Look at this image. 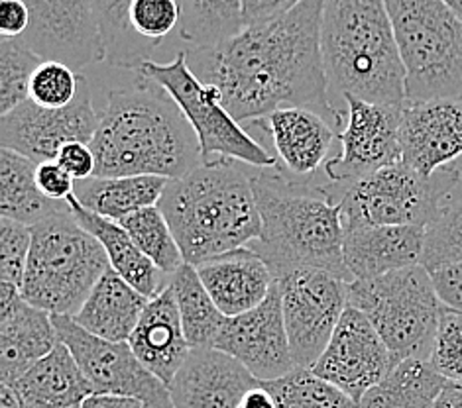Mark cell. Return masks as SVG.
<instances>
[{
	"mask_svg": "<svg viewBox=\"0 0 462 408\" xmlns=\"http://www.w3.org/2000/svg\"><path fill=\"white\" fill-rule=\"evenodd\" d=\"M323 6L325 0H303L213 48L189 50L187 63L203 83L221 91L223 104L238 122L300 106L340 126L343 114L328 101L321 51Z\"/></svg>",
	"mask_w": 462,
	"mask_h": 408,
	"instance_id": "1",
	"label": "cell"
},
{
	"mask_svg": "<svg viewBox=\"0 0 462 408\" xmlns=\"http://www.w3.org/2000/svg\"><path fill=\"white\" fill-rule=\"evenodd\" d=\"M118 86L106 96L91 141L95 177L153 175L180 179L203 165L201 146L173 96L150 77Z\"/></svg>",
	"mask_w": 462,
	"mask_h": 408,
	"instance_id": "2",
	"label": "cell"
},
{
	"mask_svg": "<svg viewBox=\"0 0 462 408\" xmlns=\"http://www.w3.org/2000/svg\"><path fill=\"white\" fill-rule=\"evenodd\" d=\"M252 189L262 234L248 249L260 256L273 277L300 269H323L352 281L345 267V220L340 196L331 186L290 179L276 168H252Z\"/></svg>",
	"mask_w": 462,
	"mask_h": 408,
	"instance_id": "3",
	"label": "cell"
},
{
	"mask_svg": "<svg viewBox=\"0 0 462 408\" xmlns=\"http://www.w3.org/2000/svg\"><path fill=\"white\" fill-rule=\"evenodd\" d=\"M158 206L191 266L248 248L262 234L252 168L236 159L205 161L168 181Z\"/></svg>",
	"mask_w": 462,
	"mask_h": 408,
	"instance_id": "4",
	"label": "cell"
},
{
	"mask_svg": "<svg viewBox=\"0 0 462 408\" xmlns=\"http://www.w3.org/2000/svg\"><path fill=\"white\" fill-rule=\"evenodd\" d=\"M321 51L328 91L405 106V68L386 0H325Z\"/></svg>",
	"mask_w": 462,
	"mask_h": 408,
	"instance_id": "5",
	"label": "cell"
},
{
	"mask_svg": "<svg viewBox=\"0 0 462 408\" xmlns=\"http://www.w3.org/2000/svg\"><path fill=\"white\" fill-rule=\"evenodd\" d=\"M108 267L103 246L68 206L32 226V249L20 291L42 311L73 318Z\"/></svg>",
	"mask_w": 462,
	"mask_h": 408,
	"instance_id": "6",
	"label": "cell"
},
{
	"mask_svg": "<svg viewBox=\"0 0 462 408\" xmlns=\"http://www.w3.org/2000/svg\"><path fill=\"white\" fill-rule=\"evenodd\" d=\"M348 306L365 314L392 351L393 361H429L447 311L423 266L355 279L346 286Z\"/></svg>",
	"mask_w": 462,
	"mask_h": 408,
	"instance_id": "7",
	"label": "cell"
},
{
	"mask_svg": "<svg viewBox=\"0 0 462 408\" xmlns=\"http://www.w3.org/2000/svg\"><path fill=\"white\" fill-rule=\"evenodd\" d=\"M407 103L462 96V22L443 0H386Z\"/></svg>",
	"mask_w": 462,
	"mask_h": 408,
	"instance_id": "8",
	"label": "cell"
},
{
	"mask_svg": "<svg viewBox=\"0 0 462 408\" xmlns=\"http://www.w3.org/2000/svg\"><path fill=\"white\" fill-rule=\"evenodd\" d=\"M460 181L455 165L423 175L398 161L358 183L340 196L345 230L356 226H431Z\"/></svg>",
	"mask_w": 462,
	"mask_h": 408,
	"instance_id": "9",
	"label": "cell"
},
{
	"mask_svg": "<svg viewBox=\"0 0 462 408\" xmlns=\"http://www.w3.org/2000/svg\"><path fill=\"white\" fill-rule=\"evenodd\" d=\"M134 71L162 85L180 104L199 140L203 161H211L213 156H218L236 159L256 169L276 168L278 159L228 113L221 91L203 83L191 71L187 63V51H180L170 63L144 61Z\"/></svg>",
	"mask_w": 462,
	"mask_h": 408,
	"instance_id": "10",
	"label": "cell"
},
{
	"mask_svg": "<svg viewBox=\"0 0 462 408\" xmlns=\"http://www.w3.org/2000/svg\"><path fill=\"white\" fill-rule=\"evenodd\" d=\"M295 367L311 369L348 306V281L323 269H300L276 279Z\"/></svg>",
	"mask_w": 462,
	"mask_h": 408,
	"instance_id": "11",
	"label": "cell"
},
{
	"mask_svg": "<svg viewBox=\"0 0 462 408\" xmlns=\"http://www.w3.org/2000/svg\"><path fill=\"white\" fill-rule=\"evenodd\" d=\"M58 338L68 346L95 394L136 399L146 408H175L170 387L148 371L128 341H108L87 332L71 316L51 314Z\"/></svg>",
	"mask_w": 462,
	"mask_h": 408,
	"instance_id": "12",
	"label": "cell"
},
{
	"mask_svg": "<svg viewBox=\"0 0 462 408\" xmlns=\"http://www.w3.org/2000/svg\"><path fill=\"white\" fill-rule=\"evenodd\" d=\"M98 114L91 103L89 83L81 75L79 93L69 106L46 108L28 98L0 118V143L38 165L53 161L68 143L93 141Z\"/></svg>",
	"mask_w": 462,
	"mask_h": 408,
	"instance_id": "13",
	"label": "cell"
},
{
	"mask_svg": "<svg viewBox=\"0 0 462 408\" xmlns=\"http://www.w3.org/2000/svg\"><path fill=\"white\" fill-rule=\"evenodd\" d=\"M348 122L338 134L340 153L325 163L333 185H352L388 165L402 161L400 126L403 106L368 103L345 96Z\"/></svg>",
	"mask_w": 462,
	"mask_h": 408,
	"instance_id": "14",
	"label": "cell"
},
{
	"mask_svg": "<svg viewBox=\"0 0 462 408\" xmlns=\"http://www.w3.org/2000/svg\"><path fill=\"white\" fill-rule=\"evenodd\" d=\"M398 366L378 330L360 311L346 306L327 349L311 371L360 403Z\"/></svg>",
	"mask_w": 462,
	"mask_h": 408,
	"instance_id": "15",
	"label": "cell"
},
{
	"mask_svg": "<svg viewBox=\"0 0 462 408\" xmlns=\"http://www.w3.org/2000/svg\"><path fill=\"white\" fill-rule=\"evenodd\" d=\"M30 28L22 38L43 61L79 71L105 61V48L89 0H24Z\"/></svg>",
	"mask_w": 462,
	"mask_h": 408,
	"instance_id": "16",
	"label": "cell"
},
{
	"mask_svg": "<svg viewBox=\"0 0 462 408\" xmlns=\"http://www.w3.org/2000/svg\"><path fill=\"white\" fill-rule=\"evenodd\" d=\"M215 348L238 359L260 383L276 381L297 369L283 322L278 281L254 311L225 318Z\"/></svg>",
	"mask_w": 462,
	"mask_h": 408,
	"instance_id": "17",
	"label": "cell"
},
{
	"mask_svg": "<svg viewBox=\"0 0 462 408\" xmlns=\"http://www.w3.org/2000/svg\"><path fill=\"white\" fill-rule=\"evenodd\" d=\"M402 161L433 175L462 156V96L405 103L400 126Z\"/></svg>",
	"mask_w": 462,
	"mask_h": 408,
	"instance_id": "18",
	"label": "cell"
},
{
	"mask_svg": "<svg viewBox=\"0 0 462 408\" xmlns=\"http://www.w3.org/2000/svg\"><path fill=\"white\" fill-rule=\"evenodd\" d=\"M60 344L51 314L30 304L20 286L0 281V379L13 385Z\"/></svg>",
	"mask_w": 462,
	"mask_h": 408,
	"instance_id": "19",
	"label": "cell"
},
{
	"mask_svg": "<svg viewBox=\"0 0 462 408\" xmlns=\"http://www.w3.org/2000/svg\"><path fill=\"white\" fill-rule=\"evenodd\" d=\"M260 381L217 348H195L170 385L175 408H238Z\"/></svg>",
	"mask_w": 462,
	"mask_h": 408,
	"instance_id": "20",
	"label": "cell"
},
{
	"mask_svg": "<svg viewBox=\"0 0 462 408\" xmlns=\"http://www.w3.org/2000/svg\"><path fill=\"white\" fill-rule=\"evenodd\" d=\"M252 124L262 136H270L278 159L295 177H307L325 165L337 138L327 118L300 106H283Z\"/></svg>",
	"mask_w": 462,
	"mask_h": 408,
	"instance_id": "21",
	"label": "cell"
},
{
	"mask_svg": "<svg viewBox=\"0 0 462 408\" xmlns=\"http://www.w3.org/2000/svg\"><path fill=\"white\" fill-rule=\"evenodd\" d=\"M425 230L421 226L346 228L343 256L350 279H374L421 266Z\"/></svg>",
	"mask_w": 462,
	"mask_h": 408,
	"instance_id": "22",
	"label": "cell"
},
{
	"mask_svg": "<svg viewBox=\"0 0 462 408\" xmlns=\"http://www.w3.org/2000/svg\"><path fill=\"white\" fill-rule=\"evenodd\" d=\"M128 346L142 366L170 387L187 356L191 354L171 285L148 301Z\"/></svg>",
	"mask_w": 462,
	"mask_h": 408,
	"instance_id": "23",
	"label": "cell"
},
{
	"mask_svg": "<svg viewBox=\"0 0 462 408\" xmlns=\"http://www.w3.org/2000/svg\"><path fill=\"white\" fill-rule=\"evenodd\" d=\"M195 269L225 316H240L254 311L268 299L276 283L266 261L248 248L203 261Z\"/></svg>",
	"mask_w": 462,
	"mask_h": 408,
	"instance_id": "24",
	"label": "cell"
},
{
	"mask_svg": "<svg viewBox=\"0 0 462 408\" xmlns=\"http://www.w3.org/2000/svg\"><path fill=\"white\" fill-rule=\"evenodd\" d=\"M68 203L77 222L98 240V244L103 246L111 267L128 285L134 286V289L140 295H144L146 299H153V296H158L166 289L171 277H168L166 273H162L153 266L144 253L138 249L134 240L130 238V234L123 226L115 222V220H108L87 211L73 195L68 198Z\"/></svg>",
	"mask_w": 462,
	"mask_h": 408,
	"instance_id": "25",
	"label": "cell"
},
{
	"mask_svg": "<svg viewBox=\"0 0 462 408\" xmlns=\"http://www.w3.org/2000/svg\"><path fill=\"white\" fill-rule=\"evenodd\" d=\"M10 387L24 408H73L95 394L89 379L61 341Z\"/></svg>",
	"mask_w": 462,
	"mask_h": 408,
	"instance_id": "26",
	"label": "cell"
},
{
	"mask_svg": "<svg viewBox=\"0 0 462 408\" xmlns=\"http://www.w3.org/2000/svg\"><path fill=\"white\" fill-rule=\"evenodd\" d=\"M148 301L113 267H108L73 320L97 338L128 341Z\"/></svg>",
	"mask_w": 462,
	"mask_h": 408,
	"instance_id": "27",
	"label": "cell"
},
{
	"mask_svg": "<svg viewBox=\"0 0 462 408\" xmlns=\"http://www.w3.org/2000/svg\"><path fill=\"white\" fill-rule=\"evenodd\" d=\"M168 179L153 175L134 177H91L77 181L73 196L87 211L120 222L142 208L158 206Z\"/></svg>",
	"mask_w": 462,
	"mask_h": 408,
	"instance_id": "28",
	"label": "cell"
},
{
	"mask_svg": "<svg viewBox=\"0 0 462 408\" xmlns=\"http://www.w3.org/2000/svg\"><path fill=\"white\" fill-rule=\"evenodd\" d=\"M38 163L13 150H0V214L16 222L36 226L68 203L50 201L42 195L36 181Z\"/></svg>",
	"mask_w": 462,
	"mask_h": 408,
	"instance_id": "29",
	"label": "cell"
},
{
	"mask_svg": "<svg viewBox=\"0 0 462 408\" xmlns=\"http://www.w3.org/2000/svg\"><path fill=\"white\" fill-rule=\"evenodd\" d=\"M447 379L429 361L405 359L362 396L360 408H431Z\"/></svg>",
	"mask_w": 462,
	"mask_h": 408,
	"instance_id": "30",
	"label": "cell"
},
{
	"mask_svg": "<svg viewBox=\"0 0 462 408\" xmlns=\"http://www.w3.org/2000/svg\"><path fill=\"white\" fill-rule=\"evenodd\" d=\"M170 285L180 308L181 324L191 349L215 348L217 338L221 334L225 314L211 299L205 285L191 263L183 266L171 275Z\"/></svg>",
	"mask_w": 462,
	"mask_h": 408,
	"instance_id": "31",
	"label": "cell"
},
{
	"mask_svg": "<svg viewBox=\"0 0 462 408\" xmlns=\"http://www.w3.org/2000/svg\"><path fill=\"white\" fill-rule=\"evenodd\" d=\"M89 3L108 65L134 71L144 61H150V55L156 48L140 40L128 22L134 0H89Z\"/></svg>",
	"mask_w": 462,
	"mask_h": 408,
	"instance_id": "32",
	"label": "cell"
},
{
	"mask_svg": "<svg viewBox=\"0 0 462 408\" xmlns=\"http://www.w3.org/2000/svg\"><path fill=\"white\" fill-rule=\"evenodd\" d=\"M180 36L191 50L213 48L245 30L240 0H180Z\"/></svg>",
	"mask_w": 462,
	"mask_h": 408,
	"instance_id": "33",
	"label": "cell"
},
{
	"mask_svg": "<svg viewBox=\"0 0 462 408\" xmlns=\"http://www.w3.org/2000/svg\"><path fill=\"white\" fill-rule=\"evenodd\" d=\"M118 224L128 231L138 249L168 277L185 263L181 248L160 206L142 208Z\"/></svg>",
	"mask_w": 462,
	"mask_h": 408,
	"instance_id": "34",
	"label": "cell"
},
{
	"mask_svg": "<svg viewBox=\"0 0 462 408\" xmlns=\"http://www.w3.org/2000/svg\"><path fill=\"white\" fill-rule=\"evenodd\" d=\"M278 408H360L346 393L317 377L311 369L297 367L276 381L262 383Z\"/></svg>",
	"mask_w": 462,
	"mask_h": 408,
	"instance_id": "35",
	"label": "cell"
},
{
	"mask_svg": "<svg viewBox=\"0 0 462 408\" xmlns=\"http://www.w3.org/2000/svg\"><path fill=\"white\" fill-rule=\"evenodd\" d=\"M43 63L22 40L0 38V114H8L30 98V83Z\"/></svg>",
	"mask_w": 462,
	"mask_h": 408,
	"instance_id": "36",
	"label": "cell"
},
{
	"mask_svg": "<svg viewBox=\"0 0 462 408\" xmlns=\"http://www.w3.org/2000/svg\"><path fill=\"white\" fill-rule=\"evenodd\" d=\"M458 263H462V203H453L427 226L421 266L435 271Z\"/></svg>",
	"mask_w": 462,
	"mask_h": 408,
	"instance_id": "37",
	"label": "cell"
},
{
	"mask_svg": "<svg viewBox=\"0 0 462 408\" xmlns=\"http://www.w3.org/2000/svg\"><path fill=\"white\" fill-rule=\"evenodd\" d=\"M130 28L150 46L158 48L171 32L180 30V0H134L128 14Z\"/></svg>",
	"mask_w": 462,
	"mask_h": 408,
	"instance_id": "38",
	"label": "cell"
},
{
	"mask_svg": "<svg viewBox=\"0 0 462 408\" xmlns=\"http://www.w3.org/2000/svg\"><path fill=\"white\" fill-rule=\"evenodd\" d=\"M81 75L60 61H43L30 83V101L46 108L69 106L79 93Z\"/></svg>",
	"mask_w": 462,
	"mask_h": 408,
	"instance_id": "39",
	"label": "cell"
},
{
	"mask_svg": "<svg viewBox=\"0 0 462 408\" xmlns=\"http://www.w3.org/2000/svg\"><path fill=\"white\" fill-rule=\"evenodd\" d=\"M32 249V226L0 218V277L22 286Z\"/></svg>",
	"mask_w": 462,
	"mask_h": 408,
	"instance_id": "40",
	"label": "cell"
},
{
	"mask_svg": "<svg viewBox=\"0 0 462 408\" xmlns=\"http://www.w3.org/2000/svg\"><path fill=\"white\" fill-rule=\"evenodd\" d=\"M433 369L441 373L447 381H462V314L447 308L435 346L429 358Z\"/></svg>",
	"mask_w": 462,
	"mask_h": 408,
	"instance_id": "41",
	"label": "cell"
},
{
	"mask_svg": "<svg viewBox=\"0 0 462 408\" xmlns=\"http://www.w3.org/2000/svg\"><path fill=\"white\" fill-rule=\"evenodd\" d=\"M36 181L42 195L56 203H68V198L75 193L77 181L61 168L58 159L43 161L36 169Z\"/></svg>",
	"mask_w": 462,
	"mask_h": 408,
	"instance_id": "42",
	"label": "cell"
},
{
	"mask_svg": "<svg viewBox=\"0 0 462 408\" xmlns=\"http://www.w3.org/2000/svg\"><path fill=\"white\" fill-rule=\"evenodd\" d=\"M58 161L75 181L91 179L97 173V159H95V151L91 148V143H81V141L68 143V146L61 148Z\"/></svg>",
	"mask_w": 462,
	"mask_h": 408,
	"instance_id": "43",
	"label": "cell"
},
{
	"mask_svg": "<svg viewBox=\"0 0 462 408\" xmlns=\"http://www.w3.org/2000/svg\"><path fill=\"white\" fill-rule=\"evenodd\" d=\"M429 273H431L435 289L445 306L462 314V263Z\"/></svg>",
	"mask_w": 462,
	"mask_h": 408,
	"instance_id": "44",
	"label": "cell"
},
{
	"mask_svg": "<svg viewBox=\"0 0 462 408\" xmlns=\"http://www.w3.org/2000/svg\"><path fill=\"white\" fill-rule=\"evenodd\" d=\"M242 3V18H245V28L262 24L290 13L303 0H240Z\"/></svg>",
	"mask_w": 462,
	"mask_h": 408,
	"instance_id": "45",
	"label": "cell"
},
{
	"mask_svg": "<svg viewBox=\"0 0 462 408\" xmlns=\"http://www.w3.org/2000/svg\"><path fill=\"white\" fill-rule=\"evenodd\" d=\"M30 28V10L24 0H0V36L18 40Z\"/></svg>",
	"mask_w": 462,
	"mask_h": 408,
	"instance_id": "46",
	"label": "cell"
},
{
	"mask_svg": "<svg viewBox=\"0 0 462 408\" xmlns=\"http://www.w3.org/2000/svg\"><path fill=\"white\" fill-rule=\"evenodd\" d=\"M73 408H146L136 399H126V396L116 394H91L81 404Z\"/></svg>",
	"mask_w": 462,
	"mask_h": 408,
	"instance_id": "47",
	"label": "cell"
},
{
	"mask_svg": "<svg viewBox=\"0 0 462 408\" xmlns=\"http://www.w3.org/2000/svg\"><path fill=\"white\" fill-rule=\"evenodd\" d=\"M431 408H462V381H447Z\"/></svg>",
	"mask_w": 462,
	"mask_h": 408,
	"instance_id": "48",
	"label": "cell"
},
{
	"mask_svg": "<svg viewBox=\"0 0 462 408\" xmlns=\"http://www.w3.org/2000/svg\"><path fill=\"white\" fill-rule=\"evenodd\" d=\"M238 408H278V404H276V401H273V396L266 389H263L260 383V387L246 393V396L242 399Z\"/></svg>",
	"mask_w": 462,
	"mask_h": 408,
	"instance_id": "49",
	"label": "cell"
},
{
	"mask_svg": "<svg viewBox=\"0 0 462 408\" xmlns=\"http://www.w3.org/2000/svg\"><path fill=\"white\" fill-rule=\"evenodd\" d=\"M0 408H24L16 391L6 383L0 385Z\"/></svg>",
	"mask_w": 462,
	"mask_h": 408,
	"instance_id": "50",
	"label": "cell"
},
{
	"mask_svg": "<svg viewBox=\"0 0 462 408\" xmlns=\"http://www.w3.org/2000/svg\"><path fill=\"white\" fill-rule=\"evenodd\" d=\"M443 3H445L450 10H453L455 16L462 22V0H443Z\"/></svg>",
	"mask_w": 462,
	"mask_h": 408,
	"instance_id": "51",
	"label": "cell"
}]
</instances>
